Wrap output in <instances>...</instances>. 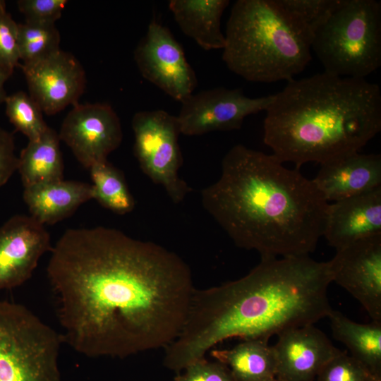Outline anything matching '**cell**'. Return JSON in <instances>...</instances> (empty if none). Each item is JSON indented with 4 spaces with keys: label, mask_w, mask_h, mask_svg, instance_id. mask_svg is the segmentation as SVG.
<instances>
[{
    "label": "cell",
    "mask_w": 381,
    "mask_h": 381,
    "mask_svg": "<svg viewBox=\"0 0 381 381\" xmlns=\"http://www.w3.org/2000/svg\"><path fill=\"white\" fill-rule=\"evenodd\" d=\"M47 277L64 343L89 358L165 348L179 334L195 289L188 264L114 228L69 229Z\"/></svg>",
    "instance_id": "obj_1"
},
{
    "label": "cell",
    "mask_w": 381,
    "mask_h": 381,
    "mask_svg": "<svg viewBox=\"0 0 381 381\" xmlns=\"http://www.w3.org/2000/svg\"><path fill=\"white\" fill-rule=\"evenodd\" d=\"M328 262L309 255L264 258L244 277L194 289L183 326L167 346L163 365L177 374L233 338L268 341L274 336L315 325L332 308Z\"/></svg>",
    "instance_id": "obj_2"
},
{
    "label": "cell",
    "mask_w": 381,
    "mask_h": 381,
    "mask_svg": "<svg viewBox=\"0 0 381 381\" xmlns=\"http://www.w3.org/2000/svg\"><path fill=\"white\" fill-rule=\"evenodd\" d=\"M201 202L236 246L261 258L309 255L323 236L329 206L298 169L241 144L224 155L221 175L202 190Z\"/></svg>",
    "instance_id": "obj_3"
},
{
    "label": "cell",
    "mask_w": 381,
    "mask_h": 381,
    "mask_svg": "<svg viewBox=\"0 0 381 381\" xmlns=\"http://www.w3.org/2000/svg\"><path fill=\"white\" fill-rule=\"evenodd\" d=\"M265 111V144L299 169L360 152L381 130V92L365 78L323 72L288 81Z\"/></svg>",
    "instance_id": "obj_4"
},
{
    "label": "cell",
    "mask_w": 381,
    "mask_h": 381,
    "mask_svg": "<svg viewBox=\"0 0 381 381\" xmlns=\"http://www.w3.org/2000/svg\"><path fill=\"white\" fill-rule=\"evenodd\" d=\"M222 59L255 83L290 81L311 60V40L277 0H238L226 24Z\"/></svg>",
    "instance_id": "obj_5"
},
{
    "label": "cell",
    "mask_w": 381,
    "mask_h": 381,
    "mask_svg": "<svg viewBox=\"0 0 381 381\" xmlns=\"http://www.w3.org/2000/svg\"><path fill=\"white\" fill-rule=\"evenodd\" d=\"M311 49L324 72L365 78L381 65V3L341 0L315 32Z\"/></svg>",
    "instance_id": "obj_6"
},
{
    "label": "cell",
    "mask_w": 381,
    "mask_h": 381,
    "mask_svg": "<svg viewBox=\"0 0 381 381\" xmlns=\"http://www.w3.org/2000/svg\"><path fill=\"white\" fill-rule=\"evenodd\" d=\"M62 335L26 306L0 300V381H61Z\"/></svg>",
    "instance_id": "obj_7"
},
{
    "label": "cell",
    "mask_w": 381,
    "mask_h": 381,
    "mask_svg": "<svg viewBox=\"0 0 381 381\" xmlns=\"http://www.w3.org/2000/svg\"><path fill=\"white\" fill-rule=\"evenodd\" d=\"M133 152L143 172L165 190L174 203L192 190L179 175L183 163L176 116L157 109L136 112L132 119Z\"/></svg>",
    "instance_id": "obj_8"
},
{
    "label": "cell",
    "mask_w": 381,
    "mask_h": 381,
    "mask_svg": "<svg viewBox=\"0 0 381 381\" xmlns=\"http://www.w3.org/2000/svg\"><path fill=\"white\" fill-rule=\"evenodd\" d=\"M274 95L248 97L241 89L223 87L192 93L181 103L177 116L181 133L201 135L241 128L245 118L266 111Z\"/></svg>",
    "instance_id": "obj_9"
},
{
    "label": "cell",
    "mask_w": 381,
    "mask_h": 381,
    "mask_svg": "<svg viewBox=\"0 0 381 381\" xmlns=\"http://www.w3.org/2000/svg\"><path fill=\"white\" fill-rule=\"evenodd\" d=\"M144 78L182 102L194 91L197 78L183 47L169 28L152 20L134 51Z\"/></svg>",
    "instance_id": "obj_10"
},
{
    "label": "cell",
    "mask_w": 381,
    "mask_h": 381,
    "mask_svg": "<svg viewBox=\"0 0 381 381\" xmlns=\"http://www.w3.org/2000/svg\"><path fill=\"white\" fill-rule=\"evenodd\" d=\"M59 134L86 169L107 160L123 140L120 119L103 103L76 104L65 117Z\"/></svg>",
    "instance_id": "obj_11"
},
{
    "label": "cell",
    "mask_w": 381,
    "mask_h": 381,
    "mask_svg": "<svg viewBox=\"0 0 381 381\" xmlns=\"http://www.w3.org/2000/svg\"><path fill=\"white\" fill-rule=\"evenodd\" d=\"M336 251L329 261L332 282L352 295L373 321L381 322V234Z\"/></svg>",
    "instance_id": "obj_12"
},
{
    "label": "cell",
    "mask_w": 381,
    "mask_h": 381,
    "mask_svg": "<svg viewBox=\"0 0 381 381\" xmlns=\"http://www.w3.org/2000/svg\"><path fill=\"white\" fill-rule=\"evenodd\" d=\"M20 67L30 96L47 115L78 104L85 88L86 76L82 65L71 53L61 49Z\"/></svg>",
    "instance_id": "obj_13"
},
{
    "label": "cell",
    "mask_w": 381,
    "mask_h": 381,
    "mask_svg": "<svg viewBox=\"0 0 381 381\" xmlns=\"http://www.w3.org/2000/svg\"><path fill=\"white\" fill-rule=\"evenodd\" d=\"M52 248L44 225L30 215L11 217L0 227V291L30 279L41 257Z\"/></svg>",
    "instance_id": "obj_14"
},
{
    "label": "cell",
    "mask_w": 381,
    "mask_h": 381,
    "mask_svg": "<svg viewBox=\"0 0 381 381\" xmlns=\"http://www.w3.org/2000/svg\"><path fill=\"white\" fill-rule=\"evenodd\" d=\"M276 377L282 381H315L340 350L314 325L293 328L278 335L272 346Z\"/></svg>",
    "instance_id": "obj_15"
},
{
    "label": "cell",
    "mask_w": 381,
    "mask_h": 381,
    "mask_svg": "<svg viewBox=\"0 0 381 381\" xmlns=\"http://www.w3.org/2000/svg\"><path fill=\"white\" fill-rule=\"evenodd\" d=\"M378 234H381V187L329 203L322 236L336 250Z\"/></svg>",
    "instance_id": "obj_16"
},
{
    "label": "cell",
    "mask_w": 381,
    "mask_h": 381,
    "mask_svg": "<svg viewBox=\"0 0 381 381\" xmlns=\"http://www.w3.org/2000/svg\"><path fill=\"white\" fill-rule=\"evenodd\" d=\"M312 180L327 202L370 192L381 187V156L356 152L322 164Z\"/></svg>",
    "instance_id": "obj_17"
},
{
    "label": "cell",
    "mask_w": 381,
    "mask_h": 381,
    "mask_svg": "<svg viewBox=\"0 0 381 381\" xmlns=\"http://www.w3.org/2000/svg\"><path fill=\"white\" fill-rule=\"evenodd\" d=\"M23 200L30 216L40 223L54 224L93 199L92 184L61 180L24 188Z\"/></svg>",
    "instance_id": "obj_18"
},
{
    "label": "cell",
    "mask_w": 381,
    "mask_h": 381,
    "mask_svg": "<svg viewBox=\"0 0 381 381\" xmlns=\"http://www.w3.org/2000/svg\"><path fill=\"white\" fill-rule=\"evenodd\" d=\"M228 0H171L169 8L182 32L205 50L223 49L221 18Z\"/></svg>",
    "instance_id": "obj_19"
},
{
    "label": "cell",
    "mask_w": 381,
    "mask_h": 381,
    "mask_svg": "<svg viewBox=\"0 0 381 381\" xmlns=\"http://www.w3.org/2000/svg\"><path fill=\"white\" fill-rule=\"evenodd\" d=\"M64 168L59 134L49 127L22 150L17 170L24 188H27L63 180Z\"/></svg>",
    "instance_id": "obj_20"
},
{
    "label": "cell",
    "mask_w": 381,
    "mask_h": 381,
    "mask_svg": "<svg viewBox=\"0 0 381 381\" xmlns=\"http://www.w3.org/2000/svg\"><path fill=\"white\" fill-rule=\"evenodd\" d=\"M332 334L350 351V356L381 379V322H356L341 313L331 311Z\"/></svg>",
    "instance_id": "obj_21"
},
{
    "label": "cell",
    "mask_w": 381,
    "mask_h": 381,
    "mask_svg": "<svg viewBox=\"0 0 381 381\" xmlns=\"http://www.w3.org/2000/svg\"><path fill=\"white\" fill-rule=\"evenodd\" d=\"M211 356L226 365L235 381H266L276 376V358L267 341L247 339L235 346L212 350Z\"/></svg>",
    "instance_id": "obj_22"
},
{
    "label": "cell",
    "mask_w": 381,
    "mask_h": 381,
    "mask_svg": "<svg viewBox=\"0 0 381 381\" xmlns=\"http://www.w3.org/2000/svg\"><path fill=\"white\" fill-rule=\"evenodd\" d=\"M94 198L103 207L124 214L135 208V200L126 184L123 173L105 160L90 169Z\"/></svg>",
    "instance_id": "obj_23"
},
{
    "label": "cell",
    "mask_w": 381,
    "mask_h": 381,
    "mask_svg": "<svg viewBox=\"0 0 381 381\" xmlns=\"http://www.w3.org/2000/svg\"><path fill=\"white\" fill-rule=\"evenodd\" d=\"M60 34L55 24L18 23V45L23 64L44 59L60 50Z\"/></svg>",
    "instance_id": "obj_24"
},
{
    "label": "cell",
    "mask_w": 381,
    "mask_h": 381,
    "mask_svg": "<svg viewBox=\"0 0 381 381\" xmlns=\"http://www.w3.org/2000/svg\"><path fill=\"white\" fill-rule=\"evenodd\" d=\"M4 103L10 122L29 141L41 137L49 128L43 119L41 108L29 94L16 92L7 95Z\"/></svg>",
    "instance_id": "obj_25"
},
{
    "label": "cell",
    "mask_w": 381,
    "mask_h": 381,
    "mask_svg": "<svg viewBox=\"0 0 381 381\" xmlns=\"http://www.w3.org/2000/svg\"><path fill=\"white\" fill-rule=\"evenodd\" d=\"M341 0H277L279 4L310 39L327 21Z\"/></svg>",
    "instance_id": "obj_26"
},
{
    "label": "cell",
    "mask_w": 381,
    "mask_h": 381,
    "mask_svg": "<svg viewBox=\"0 0 381 381\" xmlns=\"http://www.w3.org/2000/svg\"><path fill=\"white\" fill-rule=\"evenodd\" d=\"M315 381H381L346 351H340L320 370Z\"/></svg>",
    "instance_id": "obj_27"
},
{
    "label": "cell",
    "mask_w": 381,
    "mask_h": 381,
    "mask_svg": "<svg viewBox=\"0 0 381 381\" xmlns=\"http://www.w3.org/2000/svg\"><path fill=\"white\" fill-rule=\"evenodd\" d=\"M17 23L0 1V68L10 77L19 66Z\"/></svg>",
    "instance_id": "obj_28"
},
{
    "label": "cell",
    "mask_w": 381,
    "mask_h": 381,
    "mask_svg": "<svg viewBox=\"0 0 381 381\" xmlns=\"http://www.w3.org/2000/svg\"><path fill=\"white\" fill-rule=\"evenodd\" d=\"M67 3L66 0H20L17 4L25 22L55 24Z\"/></svg>",
    "instance_id": "obj_29"
},
{
    "label": "cell",
    "mask_w": 381,
    "mask_h": 381,
    "mask_svg": "<svg viewBox=\"0 0 381 381\" xmlns=\"http://www.w3.org/2000/svg\"><path fill=\"white\" fill-rule=\"evenodd\" d=\"M183 374L179 373L174 381H235L224 364L210 362L205 358L190 364Z\"/></svg>",
    "instance_id": "obj_30"
},
{
    "label": "cell",
    "mask_w": 381,
    "mask_h": 381,
    "mask_svg": "<svg viewBox=\"0 0 381 381\" xmlns=\"http://www.w3.org/2000/svg\"><path fill=\"white\" fill-rule=\"evenodd\" d=\"M15 150L13 134L0 127V188L18 169V157Z\"/></svg>",
    "instance_id": "obj_31"
},
{
    "label": "cell",
    "mask_w": 381,
    "mask_h": 381,
    "mask_svg": "<svg viewBox=\"0 0 381 381\" xmlns=\"http://www.w3.org/2000/svg\"><path fill=\"white\" fill-rule=\"evenodd\" d=\"M8 78L9 76L0 68V104L4 103L7 97L4 84Z\"/></svg>",
    "instance_id": "obj_32"
},
{
    "label": "cell",
    "mask_w": 381,
    "mask_h": 381,
    "mask_svg": "<svg viewBox=\"0 0 381 381\" xmlns=\"http://www.w3.org/2000/svg\"><path fill=\"white\" fill-rule=\"evenodd\" d=\"M266 381H282V380H279V379H278L277 377H274V378L267 380H266Z\"/></svg>",
    "instance_id": "obj_33"
}]
</instances>
